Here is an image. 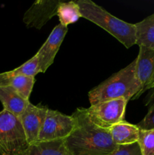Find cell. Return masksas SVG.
<instances>
[{
  "instance_id": "6da1fadb",
  "label": "cell",
  "mask_w": 154,
  "mask_h": 155,
  "mask_svg": "<svg viewBox=\"0 0 154 155\" xmlns=\"http://www.w3.org/2000/svg\"><path fill=\"white\" fill-rule=\"evenodd\" d=\"M72 116L75 127L64 139L70 155H109L117 148L109 130L95 125L89 119L86 108L78 107Z\"/></svg>"
},
{
  "instance_id": "7a4b0ae2",
  "label": "cell",
  "mask_w": 154,
  "mask_h": 155,
  "mask_svg": "<svg viewBox=\"0 0 154 155\" xmlns=\"http://www.w3.org/2000/svg\"><path fill=\"white\" fill-rule=\"evenodd\" d=\"M136 60L104 80L88 92L91 105L107 100H134L141 89L136 75Z\"/></svg>"
},
{
  "instance_id": "3957f363",
  "label": "cell",
  "mask_w": 154,
  "mask_h": 155,
  "mask_svg": "<svg viewBox=\"0 0 154 155\" xmlns=\"http://www.w3.org/2000/svg\"><path fill=\"white\" fill-rule=\"evenodd\" d=\"M82 18L94 23L116 38L126 48L136 45L134 24L125 22L109 13L91 0H77Z\"/></svg>"
},
{
  "instance_id": "277c9868",
  "label": "cell",
  "mask_w": 154,
  "mask_h": 155,
  "mask_svg": "<svg viewBox=\"0 0 154 155\" xmlns=\"http://www.w3.org/2000/svg\"><path fill=\"white\" fill-rule=\"evenodd\" d=\"M30 144L20 118L0 111V155H25Z\"/></svg>"
},
{
  "instance_id": "5b68a950",
  "label": "cell",
  "mask_w": 154,
  "mask_h": 155,
  "mask_svg": "<svg viewBox=\"0 0 154 155\" xmlns=\"http://www.w3.org/2000/svg\"><path fill=\"white\" fill-rule=\"evenodd\" d=\"M128 101L124 98L107 100L86 108L90 120L97 127L109 130L124 120Z\"/></svg>"
},
{
  "instance_id": "8992f818",
  "label": "cell",
  "mask_w": 154,
  "mask_h": 155,
  "mask_svg": "<svg viewBox=\"0 0 154 155\" xmlns=\"http://www.w3.org/2000/svg\"><path fill=\"white\" fill-rule=\"evenodd\" d=\"M75 127L73 117L48 109L38 142L63 140L70 135Z\"/></svg>"
},
{
  "instance_id": "52a82bcc",
  "label": "cell",
  "mask_w": 154,
  "mask_h": 155,
  "mask_svg": "<svg viewBox=\"0 0 154 155\" xmlns=\"http://www.w3.org/2000/svg\"><path fill=\"white\" fill-rule=\"evenodd\" d=\"M61 0H38L24 13L23 21L27 28L41 30L53 17L57 16V10Z\"/></svg>"
},
{
  "instance_id": "ba28073f",
  "label": "cell",
  "mask_w": 154,
  "mask_h": 155,
  "mask_svg": "<svg viewBox=\"0 0 154 155\" xmlns=\"http://www.w3.org/2000/svg\"><path fill=\"white\" fill-rule=\"evenodd\" d=\"M67 31V27L59 24L53 29L48 39L37 51L36 55L38 58L39 73H45L52 64Z\"/></svg>"
},
{
  "instance_id": "9c48e42d",
  "label": "cell",
  "mask_w": 154,
  "mask_h": 155,
  "mask_svg": "<svg viewBox=\"0 0 154 155\" xmlns=\"http://www.w3.org/2000/svg\"><path fill=\"white\" fill-rule=\"evenodd\" d=\"M48 109L47 106L40 104L34 105L30 103L24 113L19 117L30 145L38 142L39 133Z\"/></svg>"
},
{
  "instance_id": "30bf717a",
  "label": "cell",
  "mask_w": 154,
  "mask_h": 155,
  "mask_svg": "<svg viewBox=\"0 0 154 155\" xmlns=\"http://www.w3.org/2000/svg\"><path fill=\"white\" fill-rule=\"evenodd\" d=\"M136 60V75L141 89L134 100L143 92L154 89V50L143 46L139 47Z\"/></svg>"
},
{
  "instance_id": "8fae6325",
  "label": "cell",
  "mask_w": 154,
  "mask_h": 155,
  "mask_svg": "<svg viewBox=\"0 0 154 155\" xmlns=\"http://www.w3.org/2000/svg\"><path fill=\"white\" fill-rule=\"evenodd\" d=\"M34 83V77L14 75L11 71L0 73V86L11 88L27 100H30Z\"/></svg>"
},
{
  "instance_id": "7c38bea8",
  "label": "cell",
  "mask_w": 154,
  "mask_h": 155,
  "mask_svg": "<svg viewBox=\"0 0 154 155\" xmlns=\"http://www.w3.org/2000/svg\"><path fill=\"white\" fill-rule=\"evenodd\" d=\"M112 140L117 146L137 143L139 139L140 129L127 121H122L109 129Z\"/></svg>"
},
{
  "instance_id": "4fadbf2b",
  "label": "cell",
  "mask_w": 154,
  "mask_h": 155,
  "mask_svg": "<svg viewBox=\"0 0 154 155\" xmlns=\"http://www.w3.org/2000/svg\"><path fill=\"white\" fill-rule=\"evenodd\" d=\"M0 101L3 109L19 117L24 112L30 100L23 98L13 89L7 86H0Z\"/></svg>"
},
{
  "instance_id": "5bb4252c",
  "label": "cell",
  "mask_w": 154,
  "mask_h": 155,
  "mask_svg": "<svg viewBox=\"0 0 154 155\" xmlns=\"http://www.w3.org/2000/svg\"><path fill=\"white\" fill-rule=\"evenodd\" d=\"M136 45L154 50V13L134 24Z\"/></svg>"
},
{
  "instance_id": "9a60e30c",
  "label": "cell",
  "mask_w": 154,
  "mask_h": 155,
  "mask_svg": "<svg viewBox=\"0 0 154 155\" xmlns=\"http://www.w3.org/2000/svg\"><path fill=\"white\" fill-rule=\"evenodd\" d=\"M25 155H70L63 140L36 142L29 146Z\"/></svg>"
},
{
  "instance_id": "2e32d148",
  "label": "cell",
  "mask_w": 154,
  "mask_h": 155,
  "mask_svg": "<svg viewBox=\"0 0 154 155\" xmlns=\"http://www.w3.org/2000/svg\"><path fill=\"white\" fill-rule=\"evenodd\" d=\"M57 16L60 24L65 27L74 24L82 18L80 8L75 1L60 2L57 7Z\"/></svg>"
},
{
  "instance_id": "e0dca14e",
  "label": "cell",
  "mask_w": 154,
  "mask_h": 155,
  "mask_svg": "<svg viewBox=\"0 0 154 155\" xmlns=\"http://www.w3.org/2000/svg\"><path fill=\"white\" fill-rule=\"evenodd\" d=\"M145 105L148 107L146 116L137 124L140 130H151L154 129V89L149 90L145 101Z\"/></svg>"
},
{
  "instance_id": "ac0fdd59",
  "label": "cell",
  "mask_w": 154,
  "mask_h": 155,
  "mask_svg": "<svg viewBox=\"0 0 154 155\" xmlns=\"http://www.w3.org/2000/svg\"><path fill=\"white\" fill-rule=\"evenodd\" d=\"M137 143L142 155H154V129L140 130Z\"/></svg>"
},
{
  "instance_id": "d6986e66",
  "label": "cell",
  "mask_w": 154,
  "mask_h": 155,
  "mask_svg": "<svg viewBox=\"0 0 154 155\" xmlns=\"http://www.w3.org/2000/svg\"><path fill=\"white\" fill-rule=\"evenodd\" d=\"M10 71L14 75H23L35 77L36 75L39 74V68H38L37 56L35 54L33 58L27 61L22 65Z\"/></svg>"
},
{
  "instance_id": "ffe728a7",
  "label": "cell",
  "mask_w": 154,
  "mask_h": 155,
  "mask_svg": "<svg viewBox=\"0 0 154 155\" xmlns=\"http://www.w3.org/2000/svg\"><path fill=\"white\" fill-rule=\"evenodd\" d=\"M109 155H142L138 143L118 146L115 151Z\"/></svg>"
}]
</instances>
